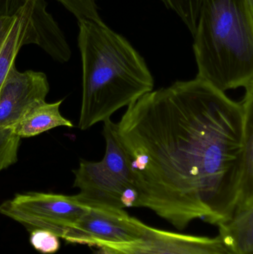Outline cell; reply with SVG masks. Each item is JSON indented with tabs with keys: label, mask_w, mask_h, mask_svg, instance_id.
<instances>
[{
	"label": "cell",
	"mask_w": 253,
	"mask_h": 254,
	"mask_svg": "<svg viewBox=\"0 0 253 254\" xmlns=\"http://www.w3.org/2000/svg\"><path fill=\"white\" fill-rule=\"evenodd\" d=\"M196 77L221 92L253 84V6L204 0L193 34Z\"/></svg>",
	"instance_id": "obj_3"
},
{
	"label": "cell",
	"mask_w": 253,
	"mask_h": 254,
	"mask_svg": "<svg viewBox=\"0 0 253 254\" xmlns=\"http://www.w3.org/2000/svg\"><path fill=\"white\" fill-rule=\"evenodd\" d=\"M249 1L250 4H252L253 6V0H248Z\"/></svg>",
	"instance_id": "obj_18"
},
{
	"label": "cell",
	"mask_w": 253,
	"mask_h": 254,
	"mask_svg": "<svg viewBox=\"0 0 253 254\" xmlns=\"http://www.w3.org/2000/svg\"><path fill=\"white\" fill-rule=\"evenodd\" d=\"M103 123L105 155L101 161L81 160L79 167L73 170V187L79 190L76 198L86 207L123 209V195L136 188L129 158L117 138L114 122L108 119Z\"/></svg>",
	"instance_id": "obj_4"
},
{
	"label": "cell",
	"mask_w": 253,
	"mask_h": 254,
	"mask_svg": "<svg viewBox=\"0 0 253 254\" xmlns=\"http://www.w3.org/2000/svg\"><path fill=\"white\" fill-rule=\"evenodd\" d=\"M29 0H0V19L14 16Z\"/></svg>",
	"instance_id": "obj_16"
},
{
	"label": "cell",
	"mask_w": 253,
	"mask_h": 254,
	"mask_svg": "<svg viewBox=\"0 0 253 254\" xmlns=\"http://www.w3.org/2000/svg\"><path fill=\"white\" fill-rule=\"evenodd\" d=\"M49 90L45 73L13 66L0 89V128H10L30 108L46 101Z\"/></svg>",
	"instance_id": "obj_8"
},
{
	"label": "cell",
	"mask_w": 253,
	"mask_h": 254,
	"mask_svg": "<svg viewBox=\"0 0 253 254\" xmlns=\"http://www.w3.org/2000/svg\"><path fill=\"white\" fill-rule=\"evenodd\" d=\"M147 225L129 216L124 209L88 207L64 236L70 243L101 248L132 243L142 237Z\"/></svg>",
	"instance_id": "obj_6"
},
{
	"label": "cell",
	"mask_w": 253,
	"mask_h": 254,
	"mask_svg": "<svg viewBox=\"0 0 253 254\" xmlns=\"http://www.w3.org/2000/svg\"><path fill=\"white\" fill-rule=\"evenodd\" d=\"M46 0H29L16 13L8 34L0 48V89L9 71L15 66V60L21 48L42 43L41 22L49 17Z\"/></svg>",
	"instance_id": "obj_9"
},
{
	"label": "cell",
	"mask_w": 253,
	"mask_h": 254,
	"mask_svg": "<svg viewBox=\"0 0 253 254\" xmlns=\"http://www.w3.org/2000/svg\"><path fill=\"white\" fill-rule=\"evenodd\" d=\"M87 210L75 195L52 192L16 194L0 205L1 214L28 229L51 231L62 239Z\"/></svg>",
	"instance_id": "obj_5"
},
{
	"label": "cell",
	"mask_w": 253,
	"mask_h": 254,
	"mask_svg": "<svg viewBox=\"0 0 253 254\" xmlns=\"http://www.w3.org/2000/svg\"><path fill=\"white\" fill-rule=\"evenodd\" d=\"M246 112L206 82L176 81L127 107L118 123L146 207L184 229L195 219L218 225L242 195Z\"/></svg>",
	"instance_id": "obj_1"
},
{
	"label": "cell",
	"mask_w": 253,
	"mask_h": 254,
	"mask_svg": "<svg viewBox=\"0 0 253 254\" xmlns=\"http://www.w3.org/2000/svg\"><path fill=\"white\" fill-rule=\"evenodd\" d=\"M20 140L11 128H0V172L17 162Z\"/></svg>",
	"instance_id": "obj_13"
},
{
	"label": "cell",
	"mask_w": 253,
	"mask_h": 254,
	"mask_svg": "<svg viewBox=\"0 0 253 254\" xmlns=\"http://www.w3.org/2000/svg\"><path fill=\"white\" fill-rule=\"evenodd\" d=\"M169 10H173L194 34L201 7L204 0H160Z\"/></svg>",
	"instance_id": "obj_12"
},
{
	"label": "cell",
	"mask_w": 253,
	"mask_h": 254,
	"mask_svg": "<svg viewBox=\"0 0 253 254\" xmlns=\"http://www.w3.org/2000/svg\"><path fill=\"white\" fill-rule=\"evenodd\" d=\"M82 101L78 127L86 130L111 119L154 88L145 60L102 19L78 20Z\"/></svg>",
	"instance_id": "obj_2"
},
{
	"label": "cell",
	"mask_w": 253,
	"mask_h": 254,
	"mask_svg": "<svg viewBox=\"0 0 253 254\" xmlns=\"http://www.w3.org/2000/svg\"><path fill=\"white\" fill-rule=\"evenodd\" d=\"M78 20L83 19L101 20L95 0H56Z\"/></svg>",
	"instance_id": "obj_15"
},
{
	"label": "cell",
	"mask_w": 253,
	"mask_h": 254,
	"mask_svg": "<svg viewBox=\"0 0 253 254\" xmlns=\"http://www.w3.org/2000/svg\"><path fill=\"white\" fill-rule=\"evenodd\" d=\"M59 237L49 231L33 230L30 235V243L35 250L43 254H53L60 248Z\"/></svg>",
	"instance_id": "obj_14"
},
{
	"label": "cell",
	"mask_w": 253,
	"mask_h": 254,
	"mask_svg": "<svg viewBox=\"0 0 253 254\" xmlns=\"http://www.w3.org/2000/svg\"><path fill=\"white\" fill-rule=\"evenodd\" d=\"M102 254H234L221 237H196L147 225L142 237L125 244L100 249Z\"/></svg>",
	"instance_id": "obj_7"
},
{
	"label": "cell",
	"mask_w": 253,
	"mask_h": 254,
	"mask_svg": "<svg viewBox=\"0 0 253 254\" xmlns=\"http://www.w3.org/2000/svg\"><path fill=\"white\" fill-rule=\"evenodd\" d=\"M63 101L62 99L54 103L43 101L36 104L10 128L21 139L34 137L57 127L72 128L74 125L71 121L64 118L60 113Z\"/></svg>",
	"instance_id": "obj_11"
},
{
	"label": "cell",
	"mask_w": 253,
	"mask_h": 254,
	"mask_svg": "<svg viewBox=\"0 0 253 254\" xmlns=\"http://www.w3.org/2000/svg\"><path fill=\"white\" fill-rule=\"evenodd\" d=\"M16 17V14H15L14 16L0 19V48H1L6 36L8 34Z\"/></svg>",
	"instance_id": "obj_17"
},
{
	"label": "cell",
	"mask_w": 253,
	"mask_h": 254,
	"mask_svg": "<svg viewBox=\"0 0 253 254\" xmlns=\"http://www.w3.org/2000/svg\"><path fill=\"white\" fill-rule=\"evenodd\" d=\"M219 237L234 254H253V198L241 201L229 220L218 224Z\"/></svg>",
	"instance_id": "obj_10"
}]
</instances>
